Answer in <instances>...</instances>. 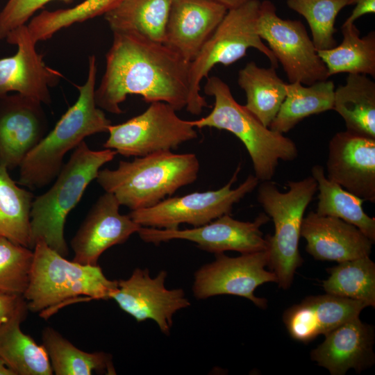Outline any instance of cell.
<instances>
[{
  "label": "cell",
  "mask_w": 375,
  "mask_h": 375,
  "mask_svg": "<svg viewBox=\"0 0 375 375\" xmlns=\"http://www.w3.org/2000/svg\"><path fill=\"white\" fill-rule=\"evenodd\" d=\"M112 34L106 69L95 90L97 106L119 115L120 104L135 94L149 103L165 102L176 111L185 108L190 62L164 43L131 33Z\"/></svg>",
  "instance_id": "6da1fadb"
},
{
  "label": "cell",
  "mask_w": 375,
  "mask_h": 375,
  "mask_svg": "<svg viewBox=\"0 0 375 375\" xmlns=\"http://www.w3.org/2000/svg\"><path fill=\"white\" fill-rule=\"evenodd\" d=\"M27 288L23 294L28 310L46 319L66 306L108 300L117 281L108 279L99 265H84L66 258L38 240Z\"/></svg>",
  "instance_id": "7a4b0ae2"
},
{
  "label": "cell",
  "mask_w": 375,
  "mask_h": 375,
  "mask_svg": "<svg viewBox=\"0 0 375 375\" xmlns=\"http://www.w3.org/2000/svg\"><path fill=\"white\" fill-rule=\"evenodd\" d=\"M85 82L76 85V101L62 115L54 128L26 156L19 167V184L39 189L55 180L65 154L90 135L108 132L111 122L95 101L97 58H88Z\"/></svg>",
  "instance_id": "3957f363"
},
{
  "label": "cell",
  "mask_w": 375,
  "mask_h": 375,
  "mask_svg": "<svg viewBox=\"0 0 375 375\" xmlns=\"http://www.w3.org/2000/svg\"><path fill=\"white\" fill-rule=\"evenodd\" d=\"M200 164L194 153L160 151L121 160L115 169H100L97 181L131 210L153 206L193 183Z\"/></svg>",
  "instance_id": "277c9868"
},
{
  "label": "cell",
  "mask_w": 375,
  "mask_h": 375,
  "mask_svg": "<svg viewBox=\"0 0 375 375\" xmlns=\"http://www.w3.org/2000/svg\"><path fill=\"white\" fill-rule=\"evenodd\" d=\"M115 150H92L82 141L62 165L53 185L35 197L31 210V246L38 240L66 257L68 247L64 235L66 218L81 200L101 167L113 160Z\"/></svg>",
  "instance_id": "5b68a950"
},
{
  "label": "cell",
  "mask_w": 375,
  "mask_h": 375,
  "mask_svg": "<svg viewBox=\"0 0 375 375\" xmlns=\"http://www.w3.org/2000/svg\"><path fill=\"white\" fill-rule=\"evenodd\" d=\"M204 92L214 97L213 108L206 117L191 121L192 124L199 128L225 130L235 135L247 149L259 181H271L279 160L297 158L295 142L265 126L244 106L235 101L229 86L220 78L208 77Z\"/></svg>",
  "instance_id": "8992f818"
},
{
  "label": "cell",
  "mask_w": 375,
  "mask_h": 375,
  "mask_svg": "<svg viewBox=\"0 0 375 375\" xmlns=\"http://www.w3.org/2000/svg\"><path fill=\"white\" fill-rule=\"evenodd\" d=\"M288 190L281 192L271 181H262L258 189V201L272 218L274 234L267 235V266L276 276L279 288H290L296 270L303 263L299 250L304 212L317 190L315 178L308 176L287 183Z\"/></svg>",
  "instance_id": "52a82bcc"
},
{
  "label": "cell",
  "mask_w": 375,
  "mask_h": 375,
  "mask_svg": "<svg viewBox=\"0 0 375 375\" xmlns=\"http://www.w3.org/2000/svg\"><path fill=\"white\" fill-rule=\"evenodd\" d=\"M260 1L248 0L243 5L228 10L218 26L201 50L190 62L188 75V99L186 110L199 115L208 107L201 94V82L214 66H228L243 58L249 48L263 53L271 66L277 68L278 62L269 48L262 42L256 31Z\"/></svg>",
  "instance_id": "ba28073f"
},
{
  "label": "cell",
  "mask_w": 375,
  "mask_h": 375,
  "mask_svg": "<svg viewBox=\"0 0 375 375\" xmlns=\"http://www.w3.org/2000/svg\"><path fill=\"white\" fill-rule=\"evenodd\" d=\"M240 170L238 166L230 181L219 189L166 198L153 206L131 210L128 215L141 226L160 229H177L181 224L193 227L206 224L230 215L234 204L258 186L259 180L250 174L238 188L232 189Z\"/></svg>",
  "instance_id": "9c48e42d"
},
{
  "label": "cell",
  "mask_w": 375,
  "mask_h": 375,
  "mask_svg": "<svg viewBox=\"0 0 375 375\" xmlns=\"http://www.w3.org/2000/svg\"><path fill=\"white\" fill-rule=\"evenodd\" d=\"M103 147L125 157H140L172 151L198 136L191 121L180 118L176 110L162 101L149 103L141 114L108 129Z\"/></svg>",
  "instance_id": "30bf717a"
},
{
  "label": "cell",
  "mask_w": 375,
  "mask_h": 375,
  "mask_svg": "<svg viewBox=\"0 0 375 375\" xmlns=\"http://www.w3.org/2000/svg\"><path fill=\"white\" fill-rule=\"evenodd\" d=\"M256 31L281 64L289 83L309 85L329 78L303 24L280 17L269 0L260 1Z\"/></svg>",
  "instance_id": "8fae6325"
},
{
  "label": "cell",
  "mask_w": 375,
  "mask_h": 375,
  "mask_svg": "<svg viewBox=\"0 0 375 375\" xmlns=\"http://www.w3.org/2000/svg\"><path fill=\"white\" fill-rule=\"evenodd\" d=\"M269 220L265 212L259 214L253 222L237 220L227 214L192 228L170 230L141 226L138 233L142 240L154 244L185 240L215 254L226 251L249 253L269 250L268 238H264L260 228Z\"/></svg>",
  "instance_id": "7c38bea8"
},
{
  "label": "cell",
  "mask_w": 375,
  "mask_h": 375,
  "mask_svg": "<svg viewBox=\"0 0 375 375\" xmlns=\"http://www.w3.org/2000/svg\"><path fill=\"white\" fill-rule=\"evenodd\" d=\"M269 262V251L242 253L229 257L215 254V260L201 267L194 274L192 292L197 299L231 294L244 297L260 308H266L267 300L257 297L255 290L267 282H276V275L265 269Z\"/></svg>",
  "instance_id": "4fadbf2b"
},
{
  "label": "cell",
  "mask_w": 375,
  "mask_h": 375,
  "mask_svg": "<svg viewBox=\"0 0 375 375\" xmlns=\"http://www.w3.org/2000/svg\"><path fill=\"white\" fill-rule=\"evenodd\" d=\"M167 276L162 270L153 278L148 269L135 268L127 279L117 281L110 299L138 322L152 319L162 333L169 335L174 314L190 306V302L183 289L165 287Z\"/></svg>",
  "instance_id": "5bb4252c"
},
{
  "label": "cell",
  "mask_w": 375,
  "mask_h": 375,
  "mask_svg": "<svg viewBox=\"0 0 375 375\" xmlns=\"http://www.w3.org/2000/svg\"><path fill=\"white\" fill-rule=\"evenodd\" d=\"M6 40L17 50L15 55L0 59V97L15 92L50 104V88L56 86L63 75L46 65L26 24L11 31Z\"/></svg>",
  "instance_id": "9a60e30c"
},
{
  "label": "cell",
  "mask_w": 375,
  "mask_h": 375,
  "mask_svg": "<svg viewBox=\"0 0 375 375\" xmlns=\"http://www.w3.org/2000/svg\"><path fill=\"white\" fill-rule=\"evenodd\" d=\"M42 104L19 93L0 97V164L8 170L19 167L47 135Z\"/></svg>",
  "instance_id": "2e32d148"
},
{
  "label": "cell",
  "mask_w": 375,
  "mask_h": 375,
  "mask_svg": "<svg viewBox=\"0 0 375 375\" xmlns=\"http://www.w3.org/2000/svg\"><path fill=\"white\" fill-rule=\"evenodd\" d=\"M120 204L114 194L99 197L71 241L73 261L97 266L108 249L124 243L141 226L128 215L119 212Z\"/></svg>",
  "instance_id": "e0dca14e"
},
{
  "label": "cell",
  "mask_w": 375,
  "mask_h": 375,
  "mask_svg": "<svg viewBox=\"0 0 375 375\" xmlns=\"http://www.w3.org/2000/svg\"><path fill=\"white\" fill-rule=\"evenodd\" d=\"M326 177L344 190L375 203V139L347 131L330 140Z\"/></svg>",
  "instance_id": "ac0fdd59"
},
{
  "label": "cell",
  "mask_w": 375,
  "mask_h": 375,
  "mask_svg": "<svg viewBox=\"0 0 375 375\" xmlns=\"http://www.w3.org/2000/svg\"><path fill=\"white\" fill-rule=\"evenodd\" d=\"M227 11L212 0H173L164 44L192 62Z\"/></svg>",
  "instance_id": "d6986e66"
},
{
  "label": "cell",
  "mask_w": 375,
  "mask_h": 375,
  "mask_svg": "<svg viewBox=\"0 0 375 375\" xmlns=\"http://www.w3.org/2000/svg\"><path fill=\"white\" fill-rule=\"evenodd\" d=\"M301 236L306 241V251L315 259L338 263L369 256L374 244L355 226L314 211L303 217Z\"/></svg>",
  "instance_id": "ffe728a7"
},
{
  "label": "cell",
  "mask_w": 375,
  "mask_h": 375,
  "mask_svg": "<svg viewBox=\"0 0 375 375\" xmlns=\"http://www.w3.org/2000/svg\"><path fill=\"white\" fill-rule=\"evenodd\" d=\"M324 335V341L310 352V358L331 375H344L350 369L359 373L374 364V327L359 317Z\"/></svg>",
  "instance_id": "44dd1931"
},
{
  "label": "cell",
  "mask_w": 375,
  "mask_h": 375,
  "mask_svg": "<svg viewBox=\"0 0 375 375\" xmlns=\"http://www.w3.org/2000/svg\"><path fill=\"white\" fill-rule=\"evenodd\" d=\"M365 307L361 301L328 293L309 296L286 309L283 321L293 340L307 343L359 317Z\"/></svg>",
  "instance_id": "7402d4cb"
},
{
  "label": "cell",
  "mask_w": 375,
  "mask_h": 375,
  "mask_svg": "<svg viewBox=\"0 0 375 375\" xmlns=\"http://www.w3.org/2000/svg\"><path fill=\"white\" fill-rule=\"evenodd\" d=\"M28 311L23 298L12 315L0 325V358L14 375H52L44 346L21 329Z\"/></svg>",
  "instance_id": "603a6c76"
},
{
  "label": "cell",
  "mask_w": 375,
  "mask_h": 375,
  "mask_svg": "<svg viewBox=\"0 0 375 375\" xmlns=\"http://www.w3.org/2000/svg\"><path fill=\"white\" fill-rule=\"evenodd\" d=\"M333 110L343 119L346 131L375 139V83L365 74H349L335 89Z\"/></svg>",
  "instance_id": "cb8c5ba5"
},
{
  "label": "cell",
  "mask_w": 375,
  "mask_h": 375,
  "mask_svg": "<svg viewBox=\"0 0 375 375\" xmlns=\"http://www.w3.org/2000/svg\"><path fill=\"white\" fill-rule=\"evenodd\" d=\"M173 0H123L104 14L112 32L138 34L164 43L166 25Z\"/></svg>",
  "instance_id": "d4e9b609"
},
{
  "label": "cell",
  "mask_w": 375,
  "mask_h": 375,
  "mask_svg": "<svg viewBox=\"0 0 375 375\" xmlns=\"http://www.w3.org/2000/svg\"><path fill=\"white\" fill-rule=\"evenodd\" d=\"M238 83L246 94L244 107L269 128L285 98L287 83L276 68L260 67L253 61L238 72Z\"/></svg>",
  "instance_id": "484cf974"
},
{
  "label": "cell",
  "mask_w": 375,
  "mask_h": 375,
  "mask_svg": "<svg viewBox=\"0 0 375 375\" xmlns=\"http://www.w3.org/2000/svg\"><path fill=\"white\" fill-rule=\"evenodd\" d=\"M334 91L333 82L328 79L306 86L287 83L285 98L269 128L283 134L310 115L333 110Z\"/></svg>",
  "instance_id": "4316f807"
},
{
  "label": "cell",
  "mask_w": 375,
  "mask_h": 375,
  "mask_svg": "<svg viewBox=\"0 0 375 375\" xmlns=\"http://www.w3.org/2000/svg\"><path fill=\"white\" fill-rule=\"evenodd\" d=\"M42 341L56 375L116 374L112 356L103 351L86 352L74 346L52 327L42 331Z\"/></svg>",
  "instance_id": "83f0119b"
},
{
  "label": "cell",
  "mask_w": 375,
  "mask_h": 375,
  "mask_svg": "<svg viewBox=\"0 0 375 375\" xmlns=\"http://www.w3.org/2000/svg\"><path fill=\"white\" fill-rule=\"evenodd\" d=\"M311 176L317 182L319 191L315 212L337 217L355 226L374 243L375 217L365 212L362 208L364 200L329 180L324 167L320 165L312 167Z\"/></svg>",
  "instance_id": "f1b7e54d"
},
{
  "label": "cell",
  "mask_w": 375,
  "mask_h": 375,
  "mask_svg": "<svg viewBox=\"0 0 375 375\" xmlns=\"http://www.w3.org/2000/svg\"><path fill=\"white\" fill-rule=\"evenodd\" d=\"M342 42L329 49L317 51L328 75L361 74L375 77V31L363 37L354 23L342 24Z\"/></svg>",
  "instance_id": "f546056e"
},
{
  "label": "cell",
  "mask_w": 375,
  "mask_h": 375,
  "mask_svg": "<svg viewBox=\"0 0 375 375\" xmlns=\"http://www.w3.org/2000/svg\"><path fill=\"white\" fill-rule=\"evenodd\" d=\"M33 194L19 188L0 164V236L28 247L31 246V210Z\"/></svg>",
  "instance_id": "4dcf8cb0"
},
{
  "label": "cell",
  "mask_w": 375,
  "mask_h": 375,
  "mask_svg": "<svg viewBox=\"0 0 375 375\" xmlns=\"http://www.w3.org/2000/svg\"><path fill=\"white\" fill-rule=\"evenodd\" d=\"M327 272L330 276L322 283L326 293L375 307V264L369 256L339 262Z\"/></svg>",
  "instance_id": "1f68e13d"
},
{
  "label": "cell",
  "mask_w": 375,
  "mask_h": 375,
  "mask_svg": "<svg viewBox=\"0 0 375 375\" xmlns=\"http://www.w3.org/2000/svg\"><path fill=\"white\" fill-rule=\"evenodd\" d=\"M122 1L84 0L69 8L44 10L33 17L27 26L36 42L44 41L62 28L104 15Z\"/></svg>",
  "instance_id": "d6a6232c"
},
{
  "label": "cell",
  "mask_w": 375,
  "mask_h": 375,
  "mask_svg": "<svg viewBox=\"0 0 375 375\" xmlns=\"http://www.w3.org/2000/svg\"><path fill=\"white\" fill-rule=\"evenodd\" d=\"M351 0H287L288 7L302 15L312 33L317 49L325 50L337 46L335 34L336 17Z\"/></svg>",
  "instance_id": "836d02e7"
},
{
  "label": "cell",
  "mask_w": 375,
  "mask_h": 375,
  "mask_svg": "<svg viewBox=\"0 0 375 375\" xmlns=\"http://www.w3.org/2000/svg\"><path fill=\"white\" fill-rule=\"evenodd\" d=\"M33 251L0 236V292L23 295L30 277Z\"/></svg>",
  "instance_id": "e575fe53"
},
{
  "label": "cell",
  "mask_w": 375,
  "mask_h": 375,
  "mask_svg": "<svg viewBox=\"0 0 375 375\" xmlns=\"http://www.w3.org/2000/svg\"><path fill=\"white\" fill-rule=\"evenodd\" d=\"M53 0H8L0 12V40L13 29L26 24L46 4ZM67 4L74 0H59Z\"/></svg>",
  "instance_id": "d590c367"
},
{
  "label": "cell",
  "mask_w": 375,
  "mask_h": 375,
  "mask_svg": "<svg viewBox=\"0 0 375 375\" xmlns=\"http://www.w3.org/2000/svg\"><path fill=\"white\" fill-rule=\"evenodd\" d=\"M23 298V295L0 292V325L12 315Z\"/></svg>",
  "instance_id": "8d00e7d4"
},
{
  "label": "cell",
  "mask_w": 375,
  "mask_h": 375,
  "mask_svg": "<svg viewBox=\"0 0 375 375\" xmlns=\"http://www.w3.org/2000/svg\"><path fill=\"white\" fill-rule=\"evenodd\" d=\"M351 5L355 7L344 24H353L360 17L375 12V0H351Z\"/></svg>",
  "instance_id": "74e56055"
},
{
  "label": "cell",
  "mask_w": 375,
  "mask_h": 375,
  "mask_svg": "<svg viewBox=\"0 0 375 375\" xmlns=\"http://www.w3.org/2000/svg\"><path fill=\"white\" fill-rule=\"evenodd\" d=\"M222 6H224L228 10L233 8H236L243 5L248 0H212Z\"/></svg>",
  "instance_id": "f35d334b"
},
{
  "label": "cell",
  "mask_w": 375,
  "mask_h": 375,
  "mask_svg": "<svg viewBox=\"0 0 375 375\" xmlns=\"http://www.w3.org/2000/svg\"><path fill=\"white\" fill-rule=\"evenodd\" d=\"M0 375H14L13 372L9 369L0 358Z\"/></svg>",
  "instance_id": "ab89813d"
}]
</instances>
